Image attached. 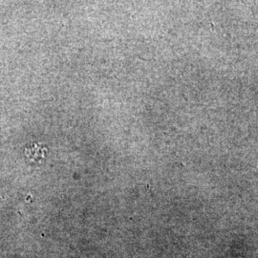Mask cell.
I'll return each mask as SVG.
<instances>
[{"label":"cell","mask_w":258,"mask_h":258,"mask_svg":"<svg viewBox=\"0 0 258 258\" xmlns=\"http://www.w3.org/2000/svg\"><path fill=\"white\" fill-rule=\"evenodd\" d=\"M46 147L40 143H32L25 148L24 154L29 163L31 164H41L47 155Z\"/></svg>","instance_id":"6da1fadb"}]
</instances>
